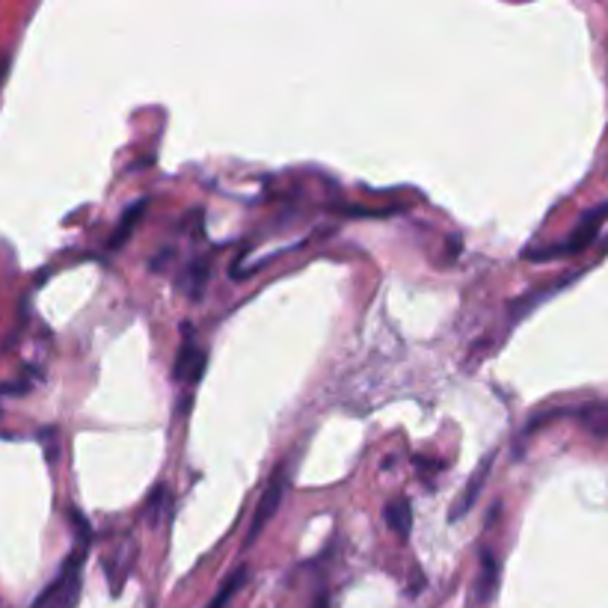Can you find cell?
<instances>
[{"mask_svg":"<svg viewBox=\"0 0 608 608\" xmlns=\"http://www.w3.org/2000/svg\"><path fill=\"white\" fill-rule=\"evenodd\" d=\"M493 460H496V457L490 454V457H487V460H484V463H481V466L475 469V475H472V484H469V487H466V490L460 493L457 505L451 508V520H454V522L463 517V511H466V508H472V505H475V496L481 493V487H484V481H487V469L493 466Z\"/></svg>","mask_w":608,"mask_h":608,"instance_id":"5","label":"cell"},{"mask_svg":"<svg viewBox=\"0 0 608 608\" xmlns=\"http://www.w3.org/2000/svg\"><path fill=\"white\" fill-rule=\"evenodd\" d=\"M285 487H288V469H285V466H279V469L273 472V478H270L267 490L261 493L259 508H256V514H253V525H250L247 546H253V540H256L261 531H264V525L273 520V514H276V508H279V502H282V496H285Z\"/></svg>","mask_w":608,"mask_h":608,"instance_id":"2","label":"cell"},{"mask_svg":"<svg viewBox=\"0 0 608 608\" xmlns=\"http://www.w3.org/2000/svg\"><path fill=\"white\" fill-rule=\"evenodd\" d=\"M608 220V199L603 202V205H597V208H591L582 220H579V226L570 232V238L561 244V247H549V250H531V253H525L531 261H546V259H555V256H576V253H582V250H588L597 238H600V229H603V223Z\"/></svg>","mask_w":608,"mask_h":608,"instance_id":"1","label":"cell"},{"mask_svg":"<svg viewBox=\"0 0 608 608\" xmlns=\"http://www.w3.org/2000/svg\"><path fill=\"white\" fill-rule=\"evenodd\" d=\"M244 582H247V567H238V570H235V576H229V579H226V585L220 588V594L214 597V603H211L208 608H226V606H229V600H232V597H235V594L241 591V585H244Z\"/></svg>","mask_w":608,"mask_h":608,"instance_id":"8","label":"cell"},{"mask_svg":"<svg viewBox=\"0 0 608 608\" xmlns=\"http://www.w3.org/2000/svg\"><path fill=\"white\" fill-rule=\"evenodd\" d=\"M315 608H330V600H327V597L321 594V597L315 600Z\"/></svg>","mask_w":608,"mask_h":608,"instance_id":"9","label":"cell"},{"mask_svg":"<svg viewBox=\"0 0 608 608\" xmlns=\"http://www.w3.org/2000/svg\"><path fill=\"white\" fill-rule=\"evenodd\" d=\"M202 371H205V350L187 342L181 348V359H178V380H187L190 386H196Z\"/></svg>","mask_w":608,"mask_h":608,"instance_id":"4","label":"cell"},{"mask_svg":"<svg viewBox=\"0 0 608 608\" xmlns=\"http://www.w3.org/2000/svg\"><path fill=\"white\" fill-rule=\"evenodd\" d=\"M143 208H146V202H137V205H131L128 211H125V217H122V223L116 226V232L110 235V247H122L125 241H128V235H131V229H134V223L140 220V214H143Z\"/></svg>","mask_w":608,"mask_h":608,"instance_id":"7","label":"cell"},{"mask_svg":"<svg viewBox=\"0 0 608 608\" xmlns=\"http://www.w3.org/2000/svg\"><path fill=\"white\" fill-rule=\"evenodd\" d=\"M386 522L392 531L398 534H407L410 531V522H413V508L407 499H395L392 505H386Z\"/></svg>","mask_w":608,"mask_h":608,"instance_id":"6","label":"cell"},{"mask_svg":"<svg viewBox=\"0 0 608 608\" xmlns=\"http://www.w3.org/2000/svg\"><path fill=\"white\" fill-rule=\"evenodd\" d=\"M496 588H499V564H496V558L490 552H484L481 573H478V582H475V600L490 603L496 597Z\"/></svg>","mask_w":608,"mask_h":608,"instance_id":"3","label":"cell"}]
</instances>
